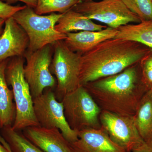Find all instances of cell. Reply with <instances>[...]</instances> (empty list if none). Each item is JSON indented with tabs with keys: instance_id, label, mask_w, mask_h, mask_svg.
Masks as SVG:
<instances>
[{
	"instance_id": "6da1fadb",
	"label": "cell",
	"mask_w": 152,
	"mask_h": 152,
	"mask_svg": "<svg viewBox=\"0 0 152 152\" xmlns=\"http://www.w3.org/2000/svg\"><path fill=\"white\" fill-rule=\"evenodd\" d=\"M152 51V48L129 40L114 38L104 41L82 55L81 85L119 73L140 62Z\"/></svg>"
},
{
	"instance_id": "7a4b0ae2",
	"label": "cell",
	"mask_w": 152,
	"mask_h": 152,
	"mask_svg": "<svg viewBox=\"0 0 152 152\" xmlns=\"http://www.w3.org/2000/svg\"><path fill=\"white\" fill-rule=\"evenodd\" d=\"M83 86L102 110L129 116L134 115L139 102L148 90L142 80L140 63Z\"/></svg>"
},
{
	"instance_id": "3957f363",
	"label": "cell",
	"mask_w": 152,
	"mask_h": 152,
	"mask_svg": "<svg viewBox=\"0 0 152 152\" xmlns=\"http://www.w3.org/2000/svg\"><path fill=\"white\" fill-rule=\"evenodd\" d=\"M24 64L23 56L13 57L9 61L6 70V80L12 86L15 105V118L12 126L18 131L39 126L34 112L29 86L25 78Z\"/></svg>"
},
{
	"instance_id": "277c9868",
	"label": "cell",
	"mask_w": 152,
	"mask_h": 152,
	"mask_svg": "<svg viewBox=\"0 0 152 152\" xmlns=\"http://www.w3.org/2000/svg\"><path fill=\"white\" fill-rule=\"evenodd\" d=\"M63 14L53 13L43 16L36 13L32 8L26 6L14 14L12 18L24 30L29 39L28 50L34 51L47 45L64 40L66 35L55 28Z\"/></svg>"
},
{
	"instance_id": "5b68a950",
	"label": "cell",
	"mask_w": 152,
	"mask_h": 152,
	"mask_svg": "<svg viewBox=\"0 0 152 152\" xmlns=\"http://www.w3.org/2000/svg\"><path fill=\"white\" fill-rule=\"evenodd\" d=\"M61 102L66 120L72 129L78 132L101 128L102 110L84 86L64 96Z\"/></svg>"
},
{
	"instance_id": "8992f818",
	"label": "cell",
	"mask_w": 152,
	"mask_h": 152,
	"mask_svg": "<svg viewBox=\"0 0 152 152\" xmlns=\"http://www.w3.org/2000/svg\"><path fill=\"white\" fill-rule=\"evenodd\" d=\"M72 9L88 18L98 21L113 28L118 29L129 24L141 22L122 0L83 1Z\"/></svg>"
},
{
	"instance_id": "52a82bcc",
	"label": "cell",
	"mask_w": 152,
	"mask_h": 152,
	"mask_svg": "<svg viewBox=\"0 0 152 152\" xmlns=\"http://www.w3.org/2000/svg\"><path fill=\"white\" fill-rule=\"evenodd\" d=\"M52 45L54 55L51 67L57 80V91L62 98L81 86L80 74L82 55L71 50L64 40Z\"/></svg>"
},
{
	"instance_id": "ba28073f",
	"label": "cell",
	"mask_w": 152,
	"mask_h": 152,
	"mask_svg": "<svg viewBox=\"0 0 152 152\" xmlns=\"http://www.w3.org/2000/svg\"><path fill=\"white\" fill-rule=\"evenodd\" d=\"M53 53V45H48L34 51L27 50L24 55L26 61L24 66L25 78L33 99L42 94L47 88H52L56 84L50 70Z\"/></svg>"
},
{
	"instance_id": "9c48e42d",
	"label": "cell",
	"mask_w": 152,
	"mask_h": 152,
	"mask_svg": "<svg viewBox=\"0 0 152 152\" xmlns=\"http://www.w3.org/2000/svg\"><path fill=\"white\" fill-rule=\"evenodd\" d=\"M33 101L35 115L40 126L57 128L69 142L78 140V132L71 129L66 120L62 102L57 100L51 90L44 92Z\"/></svg>"
},
{
	"instance_id": "30bf717a",
	"label": "cell",
	"mask_w": 152,
	"mask_h": 152,
	"mask_svg": "<svg viewBox=\"0 0 152 152\" xmlns=\"http://www.w3.org/2000/svg\"><path fill=\"white\" fill-rule=\"evenodd\" d=\"M99 119L101 128L111 140L128 152H132L145 143L137 129L133 116L102 110Z\"/></svg>"
},
{
	"instance_id": "8fae6325",
	"label": "cell",
	"mask_w": 152,
	"mask_h": 152,
	"mask_svg": "<svg viewBox=\"0 0 152 152\" xmlns=\"http://www.w3.org/2000/svg\"><path fill=\"white\" fill-rule=\"evenodd\" d=\"M26 33L12 17L6 20L0 36V62L15 57L23 56L28 48Z\"/></svg>"
},
{
	"instance_id": "7c38bea8",
	"label": "cell",
	"mask_w": 152,
	"mask_h": 152,
	"mask_svg": "<svg viewBox=\"0 0 152 152\" xmlns=\"http://www.w3.org/2000/svg\"><path fill=\"white\" fill-rule=\"evenodd\" d=\"M22 131L29 141L44 152H73L70 143L57 128L32 126Z\"/></svg>"
},
{
	"instance_id": "4fadbf2b",
	"label": "cell",
	"mask_w": 152,
	"mask_h": 152,
	"mask_svg": "<svg viewBox=\"0 0 152 152\" xmlns=\"http://www.w3.org/2000/svg\"><path fill=\"white\" fill-rule=\"evenodd\" d=\"M78 137L70 143L73 152H128L114 143L102 128L79 131Z\"/></svg>"
},
{
	"instance_id": "5bb4252c",
	"label": "cell",
	"mask_w": 152,
	"mask_h": 152,
	"mask_svg": "<svg viewBox=\"0 0 152 152\" xmlns=\"http://www.w3.org/2000/svg\"><path fill=\"white\" fill-rule=\"evenodd\" d=\"M118 33V29L107 27L100 31L68 33L64 41L71 50L83 55L104 41L115 37Z\"/></svg>"
},
{
	"instance_id": "9a60e30c",
	"label": "cell",
	"mask_w": 152,
	"mask_h": 152,
	"mask_svg": "<svg viewBox=\"0 0 152 152\" xmlns=\"http://www.w3.org/2000/svg\"><path fill=\"white\" fill-rule=\"evenodd\" d=\"M9 60L0 62V129L12 126L16 115L13 94L8 86L6 70Z\"/></svg>"
},
{
	"instance_id": "2e32d148",
	"label": "cell",
	"mask_w": 152,
	"mask_h": 152,
	"mask_svg": "<svg viewBox=\"0 0 152 152\" xmlns=\"http://www.w3.org/2000/svg\"><path fill=\"white\" fill-rule=\"evenodd\" d=\"M136 127L145 143L152 145V89L139 102L133 116Z\"/></svg>"
},
{
	"instance_id": "e0dca14e",
	"label": "cell",
	"mask_w": 152,
	"mask_h": 152,
	"mask_svg": "<svg viewBox=\"0 0 152 152\" xmlns=\"http://www.w3.org/2000/svg\"><path fill=\"white\" fill-rule=\"evenodd\" d=\"M107 26L99 24L72 9L63 14L55 26L59 32L66 34L77 31H98Z\"/></svg>"
},
{
	"instance_id": "ac0fdd59",
	"label": "cell",
	"mask_w": 152,
	"mask_h": 152,
	"mask_svg": "<svg viewBox=\"0 0 152 152\" xmlns=\"http://www.w3.org/2000/svg\"><path fill=\"white\" fill-rule=\"evenodd\" d=\"M115 38L134 41L152 48V20L129 24L118 28Z\"/></svg>"
},
{
	"instance_id": "d6986e66",
	"label": "cell",
	"mask_w": 152,
	"mask_h": 152,
	"mask_svg": "<svg viewBox=\"0 0 152 152\" xmlns=\"http://www.w3.org/2000/svg\"><path fill=\"white\" fill-rule=\"evenodd\" d=\"M0 142L10 152H44L12 126L1 129Z\"/></svg>"
},
{
	"instance_id": "ffe728a7",
	"label": "cell",
	"mask_w": 152,
	"mask_h": 152,
	"mask_svg": "<svg viewBox=\"0 0 152 152\" xmlns=\"http://www.w3.org/2000/svg\"><path fill=\"white\" fill-rule=\"evenodd\" d=\"M83 0H37L35 12L39 15L58 12L64 14Z\"/></svg>"
},
{
	"instance_id": "44dd1931",
	"label": "cell",
	"mask_w": 152,
	"mask_h": 152,
	"mask_svg": "<svg viewBox=\"0 0 152 152\" xmlns=\"http://www.w3.org/2000/svg\"><path fill=\"white\" fill-rule=\"evenodd\" d=\"M126 7L142 21L152 20L151 0H122Z\"/></svg>"
},
{
	"instance_id": "7402d4cb",
	"label": "cell",
	"mask_w": 152,
	"mask_h": 152,
	"mask_svg": "<svg viewBox=\"0 0 152 152\" xmlns=\"http://www.w3.org/2000/svg\"><path fill=\"white\" fill-rule=\"evenodd\" d=\"M142 80L147 89H152V51L140 62Z\"/></svg>"
},
{
	"instance_id": "603a6c76",
	"label": "cell",
	"mask_w": 152,
	"mask_h": 152,
	"mask_svg": "<svg viewBox=\"0 0 152 152\" xmlns=\"http://www.w3.org/2000/svg\"><path fill=\"white\" fill-rule=\"evenodd\" d=\"M26 6H12L0 0V18L7 20L12 17L18 11L25 8Z\"/></svg>"
},
{
	"instance_id": "cb8c5ba5",
	"label": "cell",
	"mask_w": 152,
	"mask_h": 152,
	"mask_svg": "<svg viewBox=\"0 0 152 152\" xmlns=\"http://www.w3.org/2000/svg\"><path fill=\"white\" fill-rule=\"evenodd\" d=\"M7 2V4H11L17 1H21L25 3L26 5L33 9L35 8L37 4V0H4Z\"/></svg>"
},
{
	"instance_id": "d4e9b609",
	"label": "cell",
	"mask_w": 152,
	"mask_h": 152,
	"mask_svg": "<svg viewBox=\"0 0 152 152\" xmlns=\"http://www.w3.org/2000/svg\"><path fill=\"white\" fill-rule=\"evenodd\" d=\"M132 152H152V145L145 143L132 151Z\"/></svg>"
},
{
	"instance_id": "484cf974",
	"label": "cell",
	"mask_w": 152,
	"mask_h": 152,
	"mask_svg": "<svg viewBox=\"0 0 152 152\" xmlns=\"http://www.w3.org/2000/svg\"><path fill=\"white\" fill-rule=\"evenodd\" d=\"M5 20L0 18V34L2 32V27L4 24H5Z\"/></svg>"
},
{
	"instance_id": "4316f807",
	"label": "cell",
	"mask_w": 152,
	"mask_h": 152,
	"mask_svg": "<svg viewBox=\"0 0 152 152\" xmlns=\"http://www.w3.org/2000/svg\"><path fill=\"white\" fill-rule=\"evenodd\" d=\"M0 152H10L8 150L3 144L0 143Z\"/></svg>"
},
{
	"instance_id": "83f0119b",
	"label": "cell",
	"mask_w": 152,
	"mask_h": 152,
	"mask_svg": "<svg viewBox=\"0 0 152 152\" xmlns=\"http://www.w3.org/2000/svg\"><path fill=\"white\" fill-rule=\"evenodd\" d=\"M93 1V0H84V1Z\"/></svg>"
},
{
	"instance_id": "f1b7e54d",
	"label": "cell",
	"mask_w": 152,
	"mask_h": 152,
	"mask_svg": "<svg viewBox=\"0 0 152 152\" xmlns=\"http://www.w3.org/2000/svg\"><path fill=\"white\" fill-rule=\"evenodd\" d=\"M151 1H152V0H151Z\"/></svg>"
}]
</instances>
